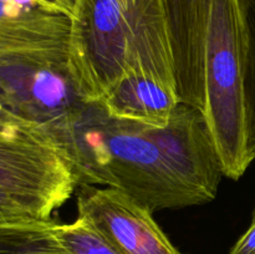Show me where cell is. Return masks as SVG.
Instances as JSON below:
<instances>
[{
    "instance_id": "cell-8",
    "label": "cell",
    "mask_w": 255,
    "mask_h": 254,
    "mask_svg": "<svg viewBox=\"0 0 255 254\" xmlns=\"http://www.w3.org/2000/svg\"><path fill=\"white\" fill-rule=\"evenodd\" d=\"M71 15L60 7L0 0V40L34 49L67 46Z\"/></svg>"
},
{
    "instance_id": "cell-10",
    "label": "cell",
    "mask_w": 255,
    "mask_h": 254,
    "mask_svg": "<svg viewBox=\"0 0 255 254\" xmlns=\"http://www.w3.org/2000/svg\"><path fill=\"white\" fill-rule=\"evenodd\" d=\"M243 11L247 35L246 52V91L247 125H248V148L255 159V0H239Z\"/></svg>"
},
{
    "instance_id": "cell-1",
    "label": "cell",
    "mask_w": 255,
    "mask_h": 254,
    "mask_svg": "<svg viewBox=\"0 0 255 254\" xmlns=\"http://www.w3.org/2000/svg\"><path fill=\"white\" fill-rule=\"evenodd\" d=\"M69 161L79 184L119 189L152 213L213 201L224 176L203 112L182 102L164 127L89 104Z\"/></svg>"
},
{
    "instance_id": "cell-11",
    "label": "cell",
    "mask_w": 255,
    "mask_h": 254,
    "mask_svg": "<svg viewBox=\"0 0 255 254\" xmlns=\"http://www.w3.org/2000/svg\"><path fill=\"white\" fill-rule=\"evenodd\" d=\"M55 232L70 254H121L86 219L55 226Z\"/></svg>"
},
{
    "instance_id": "cell-2",
    "label": "cell",
    "mask_w": 255,
    "mask_h": 254,
    "mask_svg": "<svg viewBox=\"0 0 255 254\" xmlns=\"http://www.w3.org/2000/svg\"><path fill=\"white\" fill-rule=\"evenodd\" d=\"M67 52L87 104L136 71L176 86L163 0H76Z\"/></svg>"
},
{
    "instance_id": "cell-3",
    "label": "cell",
    "mask_w": 255,
    "mask_h": 254,
    "mask_svg": "<svg viewBox=\"0 0 255 254\" xmlns=\"http://www.w3.org/2000/svg\"><path fill=\"white\" fill-rule=\"evenodd\" d=\"M247 35L239 0H213L204 44L203 115L224 176L239 179L254 161L248 148Z\"/></svg>"
},
{
    "instance_id": "cell-13",
    "label": "cell",
    "mask_w": 255,
    "mask_h": 254,
    "mask_svg": "<svg viewBox=\"0 0 255 254\" xmlns=\"http://www.w3.org/2000/svg\"><path fill=\"white\" fill-rule=\"evenodd\" d=\"M228 254H255V208L252 214L251 226L232 247Z\"/></svg>"
},
{
    "instance_id": "cell-12",
    "label": "cell",
    "mask_w": 255,
    "mask_h": 254,
    "mask_svg": "<svg viewBox=\"0 0 255 254\" xmlns=\"http://www.w3.org/2000/svg\"><path fill=\"white\" fill-rule=\"evenodd\" d=\"M0 132L10 134H35V136H41L49 138L41 129H39L36 126L30 124L26 120L17 116L5 104L1 97H0Z\"/></svg>"
},
{
    "instance_id": "cell-5",
    "label": "cell",
    "mask_w": 255,
    "mask_h": 254,
    "mask_svg": "<svg viewBox=\"0 0 255 254\" xmlns=\"http://www.w3.org/2000/svg\"><path fill=\"white\" fill-rule=\"evenodd\" d=\"M77 213L121 254H182L152 212L119 189L80 184Z\"/></svg>"
},
{
    "instance_id": "cell-6",
    "label": "cell",
    "mask_w": 255,
    "mask_h": 254,
    "mask_svg": "<svg viewBox=\"0 0 255 254\" xmlns=\"http://www.w3.org/2000/svg\"><path fill=\"white\" fill-rule=\"evenodd\" d=\"M179 101L203 112L204 44L213 0H163Z\"/></svg>"
},
{
    "instance_id": "cell-4",
    "label": "cell",
    "mask_w": 255,
    "mask_h": 254,
    "mask_svg": "<svg viewBox=\"0 0 255 254\" xmlns=\"http://www.w3.org/2000/svg\"><path fill=\"white\" fill-rule=\"evenodd\" d=\"M77 184L71 163L49 138L0 132V224L51 221Z\"/></svg>"
},
{
    "instance_id": "cell-7",
    "label": "cell",
    "mask_w": 255,
    "mask_h": 254,
    "mask_svg": "<svg viewBox=\"0 0 255 254\" xmlns=\"http://www.w3.org/2000/svg\"><path fill=\"white\" fill-rule=\"evenodd\" d=\"M179 104L176 86L141 71L126 75L97 102L110 117L153 127L167 126Z\"/></svg>"
},
{
    "instance_id": "cell-14",
    "label": "cell",
    "mask_w": 255,
    "mask_h": 254,
    "mask_svg": "<svg viewBox=\"0 0 255 254\" xmlns=\"http://www.w3.org/2000/svg\"><path fill=\"white\" fill-rule=\"evenodd\" d=\"M54 1L57 2V4H59L62 9L66 10V11L69 12L72 17V14H74V9H75V4H76V0H54Z\"/></svg>"
},
{
    "instance_id": "cell-9",
    "label": "cell",
    "mask_w": 255,
    "mask_h": 254,
    "mask_svg": "<svg viewBox=\"0 0 255 254\" xmlns=\"http://www.w3.org/2000/svg\"><path fill=\"white\" fill-rule=\"evenodd\" d=\"M55 226L52 221L0 224V254H70Z\"/></svg>"
}]
</instances>
